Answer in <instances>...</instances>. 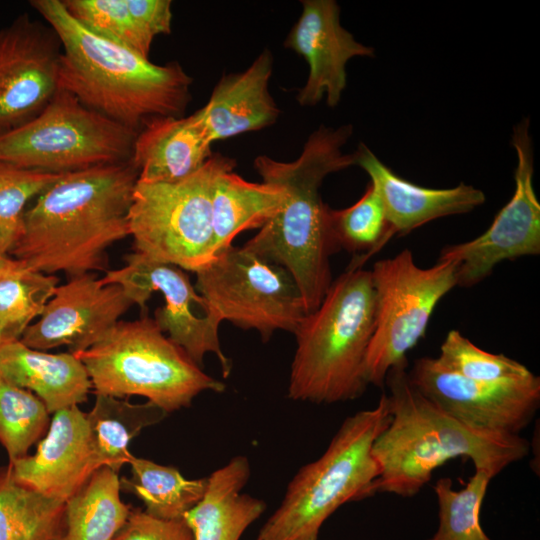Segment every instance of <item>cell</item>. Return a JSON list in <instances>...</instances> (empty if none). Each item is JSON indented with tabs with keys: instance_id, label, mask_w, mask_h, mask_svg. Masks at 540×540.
Returning a JSON list of instances; mask_svg holds the SVG:
<instances>
[{
	"instance_id": "cell-1",
	"label": "cell",
	"mask_w": 540,
	"mask_h": 540,
	"mask_svg": "<svg viewBox=\"0 0 540 540\" xmlns=\"http://www.w3.org/2000/svg\"><path fill=\"white\" fill-rule=\"evenodd\" d=\"M137 180L131 160L63 174L26 209L9 254L49 275L104 270L108 248L129 236Z\"/></svg>"
},
{
	"instance_id": "cell-2",
	"label": "cell",
	"mask_w": 540,
	"mask_h": 540,
	"mask_svg": "<svg viewBox=\"0 0 540 540\" xmlns=\"http://www.w3.org/2000/svg\"><path fill=\"white\" fill-rule=\"evenodd\" d=\"M352 134L351 124L321 125L309 135L294 161L259 155L253 162L262 182L280 187L285 201L243 247L292 275L306 314L319 306L333 281L330 257L338 251L330 231V207L323 202L320 189L328 175L356 164L355 154L342 150Z\"/></svg>"
},
{
	"instance_id": "cell-3",
	"label": "cell",
	"mask_w": 540,
	"mask_h": 540,
	"mask_svg": "<svg viewBox=\"0 0 540 540\" xmlns=\"http://www.w3.org/2000/svg\"><path fill=\"white\" fill-rule=\"evenodd\" d=\"M30 4L60 42V90L136 132L151 118L183 115L191 101L192 78L178 62L157 65L93 34L60 0Z\"/></svg>"
},
{
	"instance_id": "cell-4",
	"label": "cell",
	"mask_w": 540,
	"mask_h": 540,
	"mask_svg": "<svg viewBox=\"0 0 540 540\" xmlns=\"http://www.w3.org/2000/svg\"><path fill=\"white\" fill-rule=\"evenodd\" d=\"M407 367H392L385 379L390 420L372 446L379 467L376 494L413 497L454 458H468L475 470L495 477L528 456L526 438L483 433L441 410L412 385Z\"/></svg>"
},
{
	"instance_id": "cell-5",
	"label": "cell",
	"mask_w": 540,
	"mask_h": 540,
	"mask_svg": "<svg viewBox=\"0 0 540 540\" xmlns=\"http://www.w3.org/2000/svg\"><path fill=\"white\" fill-rule=\"evenodd\" d=\"M375 292L370 270L347 268L295 332L287 397L333 404L365 392V361L374 331Z\"/></svg>"
},
{
	"instance_id": "cell-6",
	"label": "cell",
	"mask_w": 540,
	"mask_h": 540,
	"mask_svg": "<svg viewBox=\"0 0 540 540\" xmlns=\"http://www.w3.org/2000/svg\"><path fill=\"white\" fill-rule=\"evenodd\" d=\"M390 420L384 391L377 405L348 416L324 453L301 467L256 540H318L342 505L374 495L379 467L372 446Z\"/></svg>"
},
{
	"instance_id": "cell-7",
	"label": "cell",
	"mask_w": 540,
	"mask_h": 540,
	"mask_svg": "<svg viewBox=\"0 0 540 540\" xmlns=\"http://www.w3.org/2000/svg\"><path fill=\"white\" fill-rule=\"evenodd\" d=\"M75 355L95 394L142 396L168 414L189 407L203 392L225 390L222 381L206 374L147 316L120 320L100 341Z\"/></svg>"
},
{
	"instance_id": "cell-8",
	"label": "cell",
	"mask_w": 540,
	"mask_h": 540,
	"mask_svg": "<svg viewBox=\"0 0 540 540\" xmlns=\"http://www.w3.org/2000/svg\"><path fill=\"white\" fill-rule=\"evenodd\" d=\"M236 161L213 154L194 174L175 183H136L129 210L135 252L198 272L215 257L212 195L217 177Z\"/></svg>"
},
{
	"instance_id": "cell-9",
	"label": "cell",
	"mask_w": 540,
	"mask_h": 540,
	"mask_svg": "<svg viewBox=\"0 0 540 540\" xmlns=\"http://www.w3.org/2000/svg\"><path fill=\"white\" fill-rule=\"evenodd\" d=\"M137 133L59 89L35 117L0 132V163L66 174L126 162Z\"/></svg>"
},
{
	"instance_id": "cell-10",
	"label": "cell",
	"mask_w": 540,
	"mask_h": 540,
	"mask_svg": "<svg viewBox=\"0 0 540 540\" xmlns=\"http://www.w3.org/2000/svg\"><path fill=\"white\" fill-rule=\"evenodd\" d=\"M456 269L449 260L419 267L409 249L374 263V331L365 361L369 385L385 387L388 371L408 362L406 355L425 336L436 305L457 286Z\"/></svg>"
},
{
	"instance_id": "cell-11",
	"label": "cell",
	"mask_w": 540,
	"mask_h": 540,
	"mask_svg": "<svg viewBox=\"0 0 540 540\" xmlns=\"http://www.w3.org/2000/svg\"><path fill=\"white\" fill-rule=\"evenodd\" d=\"M197 292L220 316L263 342L276 331L294 333L306 315L292 275L245 247L231 245L196 272Z\"/></svg>"
},
{
	"instance_id": "cell-12",
	"label": "cell",
	"mask_w": 540,
	"mask_h": 540,
	"mask_svg": "<svg viewBox=\"0 0 540 540\" xmlns=\"http://www.w3.org/2000/svg\"><path fill=\"white\" fill-rule=\"evenodd\" d=\"M125 262L119 269L106 270L101 280L121 286L142 311L151 294L160 292L165 304L156 308L153 319L161 331L199 367L206 354H214L223 377L227 378L232 364L220 345L218 331L222 319L197 292L185 270L135 251L125 256Z\"/></svg>"
},
{
	"instance_id": "cell-13",
	"label": "cell",
	"mask_w": 540,
	"mask_h": 540,
	"mask_svg": "<svg viewBox=\"0 0 540 540\" xmlns=\"http://www.w3.org/2000/svg\"><path fill=\"white\" fill-rule=\"evenodd\" d=\"M412 385L464 425L488 434L517 436L540 407V377L498 382L475 381L421 357L408 371Z\"/></svg>"
},
{
	"instance_id": "cell-14",
	"label": "cell",
	"mask_w": 540,
	"mask_h": 540,
	"mask_svg": "<svg viewBox=\"0 0 540 540\" xmlns=\"http://www.w3.org/2000/svg\"><path fill=\"white\" fill-rule=\"evenodd\" d=\"M530 119L523 118L512 132L517 153L515 191L480 236L445 246L438 260L457 264V286L471 287L488 277L504 260L540 254V203L533 187V146Z\"/></svg>"
},
{
	"instance_id": "cell-15",
	"label": "cell",
	"mask_w": 540,
	"mask_h": 540,
	"mask_svg": "<svg viewBox=\"0 0 540 540\" xmlns=\"http://www.w3.org/2000/svg\"><path fill=\"white\" fill-rule=\"evenodd\" d=\"M60 42L23 15L0 30V132L39 114L59 90Z\"/></svg>"
},
{
	"instance_id": "cell-16",
	"label": "cell",
	"mask_w": 540,
	"mask_h": 540,
	"mask_svg": "<svg viewBox=\"0 0 540 540\" xmlns=\"http://www.w3.org/2000/svg\"><path fill=\"white\" fill-rule=\"evenodd\" d=\"M132 305L117 284H106L92 273L69 277L20 341L41 351L66 346L77 354L100 341Z\"/></svg>"
},
{
	"instance_id": "cell-17",
	"label": "cell",
	"mask_w": 540,
	"mask_h": 540,
	"mask_svg": "<svg viewBox=\"0 0 540 540\" xmlns=\"http://www.w3.org/2000/svg\"><path fill=\"white\" fill-rule=\"evenodd\" d=\"M302 12L287 35L284 46L302 56L309 73L297 94L301 106H314L326 96L334 108L347 85V62L357 56L374 57V49L355 40L340 24V8L334 0H303Z\"/></svg>"
},
{
	"instance_id": "cell-18",
	"label": "cell",
	"mask_w": 540,
	"mask_h": 540,
	"mask_svg": "<svg viewBox=\"0 0 540 540\" xmlns=\"http://www.w3.org/2000/svg\"><path fill=\"white\" fill-rule=\"evenodd\" d=\"M16 482L66 502L101 467L86 413L78 406L53 413L36 452L8 465Z\"/></svg>"
},
{
	"instance_id": "cell-19",
	"label": "cell",
	"mask_w": 540,
	"mask_h": 540,
	"mask_svg": "<svg viewBox=\"0 0 540 540\" xmlns=\"http://www.w3.org/2000/svg\"><path fill=\"white\" fill-rule=\"evenodd\" d=\"M354 154L355 165L368 174L383 202L388 222L387 242L435 219L468 213L486 200L482 190L463 182L444 189L411 183L386 166L364 143L359 144Z\"/></svg>"
},
{
	"instance_id": "cell-20",
	"label": "cell",
	"mask_w": 540,
	"mask_h": 540,
	"mask_svg": "<svg viewBox=\"0 0 540 540\" xmlns=\"http://www.w3.org/2000/svg\"><path fill=\"white\" fill-rule=\"evenodd\" d=\"M273 56L264 49L242 72L223 75L195 113L211 143L273 125L280 115L270 91Z\"/></svg>"
},
{
	"instance_id": "cell-21",
	"label": "cell",
	"mask_w": 540,
	"mask_h": 540,
	"mask_svg": "<svg viewBox=\"0 0 540 540\" xmlns=\"http://www.w3.org/2000/svg\"><path fill=\"white\" fill-rule=\"evenodd\" d=\"M211 145L195 112L187 117H154L137 133L130 160L138 182L175 183L212 157Z\"/></svg>"
},
{
	"instance_id": "cell-22",
	"label": "cell",
	"mask_w": 540,
	"mask_h": 540,
	"mask_svg": "<svg viewBox=\"0 0 540 540\" xmlns=\"http://www.w3.org/2000/svg\"><path fill=\"white\" fill-rule=\"evenodd\" d=\"M0 378L36 395L53 414L87 400L92 384L73 353H48L20 340L0 345Z\"/></svg>"
},
{
	"instance_id": "cell-23",
	"label": "cell",
	"mask_w": 540,
	"mask_h": 540,
	"mask_svg": "<svg viewBox=\"0 0 540 540\" xmlns=\"http://www.w3.org/2000/svg\"><path fill=\"white\" fill-rule=\"evenodd\" d=\"M250 473L248 458L236 455L208 476L202 499L183 517L193 540H240L264 513L265 501L242 492Z\"/></svg>"
},
{
	"instance_id": "cell-24",
	"label": "cell",
	"mask_w": 540,
	"mask_h": 540,
	"mask_svg": "<svg viewBox=\"0 0 540 540\" xmlns=\"http://www.w3.org/2000/svg\"><path fill=\"white\" fill-rule=\"evenodd\" d=\"M284 201V191L278 186L247 181L233 170L220 174L212 195L214 255L230 247L239 233L262 228Z\"/></svg>"
},
{
	"instance_id": "cell-25",
	"label": "cell",
	"mask_w": 540,
	"mask_h": 540,
	"mask_svg": "<svg viewBox=\"0 0 540 540\" xmlns=\"http://www.w3.org/2000/svg\"><path fill=\"white\" fill-rule=\"evenodd\" d=\"M118 473L102 466L66 502L61 540H112L132 509L120 498Z\"/></svg>"
},
{
	"instance_id": "cell-26",
	"label": "cell",
	"mask_w": 540,
	"mask_h": 540,
	"mask_svg": "<svg viewBox=\"0 0 540 540\" xmlns=\"http://www.w3.org/2000/svg\"><path fill=\"white\" fill-rule=\"evenodd\" d=\"M168 413L150 401L133 404L127 398L96 394L86 413L94 449L102 466L116 473L128 464L129 445L146 427L161 422Z\"/></svg>"
},
{
	"instance_id": "cell-27",
	"label": "cell",
	"mask_w": 540,
	"mask_h": 540,
	"mask_svg": "<svg viewBox=\"0 0 540 540\" xmlns=\"http://www.w3.org/2000/svg\"><path fill=\"white\" fill-rule=\"evenodd\" d=\"M130 476L120 480L121 490L140 499L145 512L164 520L183 519L203 497L208 477L187 479L173 466L131 456Z\"/></svg>"
},
{
	"instance_id": "cell-28",
	"label": "cell",
	"mask_w": 540,
	"mask_h": 540,
	"mask_svg": "<svg viewBox=\"0 0 540 540\" xmlns=\"http://www.w3.org/2000/svg\"><path fill=\"white\" fill-rule=\"evenodd\" d=\"M65 502L43 496L0 470V540H61Z\"/></svg>"
},
{
	"instance_id": "cell-29",
	"label": "cell",
	"mask_w": 540,
	"mask_h": 540,
	"mask_svg": "<svg viewBox=\"0 0 540 540\" xmlns=\"http://www.w3.org/2000/svg\"><path fill=\"white\" fill-rule=\"evenodd\" d=\"M58 278L11 258L0 268V345L20 340L58 286Z\"/></svg>"
},
{
	"instance_id": "cell-30",
	"label": "cell",
	"mask_w": 540,
	"mask_h": 540,
	"mask_svg": "<svg viewBox=\"0 0 540 540\" xmlns=\"http://www.w3.org/2000/svg\"><path fill=\"white\" fill-rule=\"evenodd\" d=\"M329 224L337 251L354 253L347 268L363 264L385 244L388 232L386 212L375 186L369 182L362 197L353 205L329 211Z\"/></svg>"
},
{
	"instance_id": "cell-31",
	"label": "cell",
	"mask_w": 540,
	"mask_h": 540,
	"mask_svg": "<svg viewBox=\"0 0 540 540\" xmlns=\"http://www.w3.org/2000/svg\"><path fill=\"white\" fill-rule=\"evenodd\" d=\"M493 478L484 470H475L460 490L453 488L450 478L438 479L433 486L438 504V527L427 540H492L482 528L480 514Z\"/></svg>"
},
{
	"instance_id": "cell-32",
	"label": "cell",
	"mask_w": 540,
	"mask_h": 540,
	"mask_svg": "<svg viewBox=\"0 0 540 540\" xmlns=\"http://www.w3.org/2000/svg\"><path fill=\"white\" fill-rule=\"evenodd\" d=\"M50 413L32 392L0 378V443L9 463L27 456L47 431Z\"/></svg>"
},
{
	"instance_id": "cell-33",
	"label": "cell",
	"mask_w": 540,
	"mask_h": 540,
	"mask_svg": "<svg viewBox=\"0 0 540 540\" xmlns=\"http://www.w3.org/2000/svg\"><path fill=\"white\" fill-rule=\"evenodd\" d=\"M436 360L448 371L475 381L517 380L534 374L525 365L504 354L479 348L458 330L447 333Z\"/></svg>"
},
{
	"instance_id": "cell-34",
	"label": "cell",
	"mask_w": 540,
	"mask_h": 540,
	"mask_svg": "<svg viewBox=\"0 0 540 540\" xmlns=\"http://www.w3.org/2000/svg\"><path fill=\"white\" fill-rule=\"evenodd\" d=\"M70 15L93 34L149 58L152 45L131 15L126 0H63Z\"/></svg>"
},
{
	"instance_id": "cell-35",
	"label": "cell",
	"mask_w": 540,
	"mask_h": 540,
	"mask_svg": "<svg viewBox=\"0 0 540 540\" xmlns=\"http://www.w3.org/2000/svg\"><path fill=\"white\" fill-rule=\"evenodd\" d=\"M63 174L0 163V249L9 254L23 229L25 207Z\"/></svg>"
},
{
	"instance_id": "cell-36",
	"label": "cell",
	"mask_w": 540,
	"mask_h": 540,
	"mask_svg": "<svg viewBox=\"0 0 540 540\" xmlns=\"http://www.w3.org/2000/svg\"><path fill=\"white\" fill-rule=\"evenodd\" d=\"M112 540H193L184 519L164 520L133 508Z\"/></svg>"
},
{
	"instance_id": "cell-37",
	"label": "cell",
	"mask_w": 540,
	"mask_h": 540,
	"mask_svg": "<svg viewBox=\"0 0 540 540\" xmlns=\"http://www.w3.org/2000/svg\"><path fill=\"white\" fill-rule=\"evenodd\" d=\"M126 4L137 25L150 40L171 32L170 0H126Z\"/></svg>"
},
{
	"instance_id": "cell-38",
	"label": "cell",
	"mask_w": 540,
	"mask_h": 540,
	"mask_svg": "<svg viewBox=\"0 0 540 540\" xmlns=\"http://www.w3.org/2000/svg\"><path fill=\"white\" fill-rule=\"evenodd\" d=\"M10 259H11V257H9L6 253H4L0 249V268L5 266L10 261Z\"/></svg>"
}]
</instances>
